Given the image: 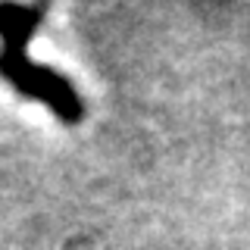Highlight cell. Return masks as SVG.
Here are the masks:
<instances>
[{
  "label": "cell",
  "instance_id": "obj_1",
  "mask_svg": "<svg viewBox=\"0 0 250 250\" xmlns=\"http://www.w3.org/2000/svg\"><path fill=\"white\" fill-rule=\"evenodd\" d=\"M44 19V3H0V75L19 94L41 104L66 125L84 119V100L57 69L28 57V41Z\"/></svg>",
  "mask_w": 250,
  "mask_h": 250
}]
</instances>
